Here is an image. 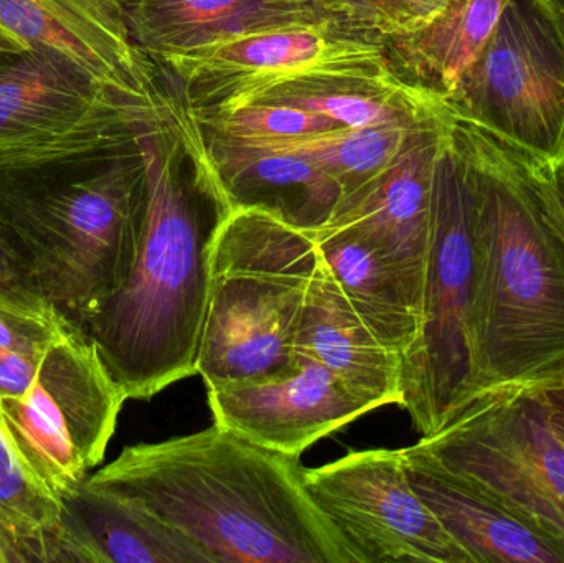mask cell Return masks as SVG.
Masks as SVG:
<instances>
[{
  "instance_id": "1",
  "label": "cell",
  "mask_w": 564,
  "mask_h": 563,
  "mask_svg": "<svg viewBox=\"0 0 564 563\" xmlns=\"http://www.w3.org/2000/svg\"><path fill=\"white\" fill-rule=\"evenodd\" d=\"M302 472L299 456L214 422L128 446L85 483L148 509L214 563H357L312 501Z\"/></svg>"
},
{
  "instance_id": "2",
  "label": "cell",
  "mask_w": 564,
  "mask_h": 563,
  "mask_svg": "<svg viewBox=\"0 0 564 563\" xmlns=\"http://www.w3.org/2000/svg\"><path fill=\"white\" fill-rule=\"evenodd\" d=\"M148 214L126 283L83 324L128 400H148L197 373L210 304V257L231 207L192 162L174 112L138 139Z\"/></svg>"
},
{
  "instance_id": "3",
  "label": "cell",
  "mask_w": 564,
  "mask_h": 563,
  "mask_svg": "<svg viewBox=\"0 0 564 563\" xmlns=\"http://www.w3.org/2000/svg\"><path fill=\"white\" fill-rule=\"evenodd\" d=\"M449 118L476 202L480 390L545 386L564 376V208L529 155Z\"/></svg>"
},
{
  "instance_id": "4",
  "label": "cell",
  "mask_w": 564,
  "mask_h": 563,
  "mask_svg": "<svg viewBox=\"0 0 564 563\" xmlns=\"http://www.w3.org/2000/svg\"><path fill=\"white\" fill-rule=\"evenodd\" d=\"M145 214L138 141L0 172V225L39 296L79 329L131 274Z\"/></svg>"
},
{
  "instance_id": "5",
  "label": "cell",
  "mask_w": 564,
  "mask_h": 563,
  "mask_svg": "<svg viewBox=\"0 0 564 563\" xmlns=\"http://www.w3.org/2000/svg\"><path fill=\"white\" fill-rule=\"evenodd\" d=\"M311 235L258 207H234L210 257V304L197 373L207 389L299 367L295 327L318 267Z\"/></svg>"
},
{
  "instance_id": "6",
  "label": "cell",
  "mask_w": 564,
  "mask_h": 563,
  "mask_svg": "<svg viewBox=\"0 0 564 563\" xmlns=\"http://www.w3.org/2000/svg\"><path fill=\"white\" fill-rule=\"evenodd\" d=\"M476 202L469 159L451 126L434 165L423 327L403 357V400L421 439L482 396L476 360Z\"/></svg>"
},
{
  "instance_id": "7",
  "label": "cell",
  "mask_w": 564,
  "mask_h": 563,
  "mask_svg": "<svg viewBox=\"0 0 564 563\" xmlns=\"http://www.w3.org/2000/svg\"><path fill=\"white\" fill-rule=\"evenodd\" d=\"M172 118L96 82L50 50L0 53V172L42 167L134 144Z\"/></svg>"
},
{
  "instance_id": "8",
  "label": "cell",
  "mask_w": 564,
  "mask_h": 563,
  "mask_svg": "<svg viewBox=\"0 0 564 563\" xmlns=\"http://www.w3.org/2000/svg\"><path fill=\"white\" fill-rule=\"evenodd\" d=\"M453 118L535 161L564 151V15L509 0L484 52L443 99Z\"/></svg>"
},
{
  "instance_id": "9",
  "label": "cell",
  "mask_w": 564,
  "mask_h": 563,
  "mask_svg": "<svg viewBox=\"0 0 564 563\" xmlns=\"http://www.w3.org/2000/svg\"><path fill=\"white\" fill-rule=\"evenodd\" d=\"M416 446L564 544V443L539 387L484 393Z\"/></svg>"
},
{
  "instance_id": "10",
  "label": "cell",
  "mask_w": 564,
  "mask_h": 563,
  "mask_svg": "<svg viewBox=\"0 0 564 563\" xmlns=\"http://www.w3.org/2000/svg\"><path fill=\"white\" fill-rule=\"evenodd\" d=\"M126 400L91 340L73 326L22 397H0V423L23 465L63 501L105 458Z\"/></svg>"
},
{
  "instance_id": "11",
  "label": "cell",
  "mask_w": 564,
  "mask_h": 563,
  "mask_svg": "<svg viewBox=\"0 0 564 563\" xmlns=\"http://www.w3.org/2000/svg\"><path fill=\"white\" fill-rule=\"evenodd\" d=\"M194 118L215 115L253 89L302 75H398L378 36L340 20L238 36L155 63Z\"/></svg>"
},
{
  "instance_id": "12",
  "label": "cell",
  "mask_w": 564,
  "mask_h": 563,
  "mask_svg": "<svg viewBox=\"0 0 564 563\" xmlns=\"http://www.w3.org/2000/svg\"><path fill=\"white\" fill-rule=\"evenodd\" d=\"M302 479L357 563H474L414 491L403 450L348 453Z\"/></svg>"
},
{
  "instance_id": "13",
  "label": "cell",
  "mask_w": 564,
  "mask_h": 563,
  "mask_svg": "<svg viewBox=\"0 0 564 563\" xmlns=\"http://www.w3.org/2000/svg\"><path fill=\"white\" fill-rule=\"evenodd\" d=\"M207 390L215 423L299 458L318 440L380 409L327 367L304 356H299L297 369L288 376Z\"/></svg>"
},
{
  "instance_id": "14",
  "label": "cell",
  "mask_w": 564,
  "mask_h": 563,
  "mask_svg": "<svg viewBox=\"0 0 564 563\" xmlns=\"http://www.w3.org/2000/svg\"><path fill=\"white\" fill-rule=\"evenodd\" d=\"M0 23L29 48L58 53L116 91L171 106L158 66L132 40L126 0H0Z\"/></svg>"
},
{
  "instance_id": "15",
  "label": "cell",
  "mask_w": 564,
  "mask_h": 563,
  "mask_svg": "<svg viewBox=\"0 0 564 563\" xmlns=\"http://www.w3.org/2000/svg\"><path fill=\"white\" fill-rule=\"evenodd\" d=\"M446 122L444 106L387 171L340 202L324 227L351 231L377 248L401 271L421 301L430 255L434 165Z\"/></svg>"
},
{
  "instance_id": "16",
  "label": "cell",
  "mask_w": 564,
  "mask_h": 563,
  "mask_svg": "<svg viewBox=\"0 0 564 563\" xmlns=\"http://www.w3.org/2000/svg\"><path fill=\"white\" fill-rule=\"evenodd\" d=\"M194 164L212 175L231 208H263L311 237L330 221L344 198L338 182L302 155L204 131Z\"/></svg>"
},
{
  "instance_id": "17",
  "label": "cell",
  "mask_w": 564,
  "mask_h": 563,
  "mask_svg": "<svg viewBox=\"0 0 564 563\" xmlns=\"http://www.w3.org/2000/svg\"><path fill=\"white\" fill-rule=\"evenodd\" d=\"M406 475L446 531L474 563H564V544L513 511L482 486L431 458L403 448Z\"/></svg>"
},
{
  "instance_id": "18",
  "label": "cell",
  "mask_w": 564,
  "mask_h": 563,
  "mask_svg": "<svg viewBox=\"0 0 564 563\" xmlns=\"http://www.w3.org/2000/svg\"><path fill=\"white\" fill-rule=\"evenodd\" d=\"M135 45L158 63L215 43L334 20L314 0H126Z\"/></svg>"
},
{
  "instance_id": "19",
  "label": "cell",
  "mask_w": 564,
  "mask_h": 563,
  "mask_svg": "<svg viewBox=\"0 0 564 563\" xmlns=\"http://www.w3.org/2000/svg\"><path fill=\"white\" fill-rule=\"evenodd\" d=\"M294 353L327 367L378 407L403 400V357L361 321L322 257L295 327Z\"/></svg>"
},
{
  "instance_id": "20",
  "label": "cell",
  "mask_w": 564,
  "mask_h": 563,
  "mask_svg": "<svg viewBox=\"0 0 564 563\" xmlns=\"http://www.w3.org/2000/svg\"><path fill=\"white\" fill-rule=\"evenodd\" d=\"M56 562L214 563L148 509L85 481L63 498Z\"/></svg>"
},
{
  "instance_id": "21",
  "label": "cell",
  "mask_w": 564,
  "mask_h": 563,
  "mask_svg": "<svg viewBox=\"0 0 564 563\" xmlns=\"http://www.w3.org/2000/svg\"><path fill=\"white\" fill-rule=\"evenodd\" d=\"M314 238L361 321L387 349L406 356L423 327V301L406 278L351 231L324 228Z\"/></svg>"
},
{
  "instance_id": "22",
  "label": "cell",
  "mask_w": 564,
  "mask_h": 563,
  "mask_svg": "<svg viewBox=\"0 0 564 563\" xmlns=\"http://www.w3.org/2000/svg\"><path fill=\"white\" fill-rule=\"evenodd\" d=\"M507 2L449 0L420 29L387 40L394 72L446 99L486 48Z\"/></svg>"
},
{
  "instance_id": "23",
  "label": "cell",
  "mask_w": 564,
  "mask_h": 563,
  "mask_svg": "<svg viewBox=\"0 0 564 563\" xmlns=\"http://www.w3.org/2000/svg\"><path fill=\"white\" fill-rule=\"evenodd\" d=\"M441 111L434 118L417 124H387L361 129L338 126L330 131L297 138L243 142L268 151L302 155L315 162L338 182L344 192L341 201H345L387 171L408 148L416 132L436 119Z\"/></svg>"
},
{
  "instance_id": "24",
  "label": "cell",
  "mask_w": 564,
  "mask_h": 563,
  "mask_svg": "<svg viewBox=\"0 0 564 563\" xmlns=\"http://www.w3.org/2000/svg\"><path fill=\"white\" fill-rule=\"evenodd\" d=\"M63 501L17 455L0 423V563L56 562Z\"/></svg>"
},
{
  "instance_id": "25",
  "label": "cell",
  "mask_w": 564,
  "mask_h": 563,
  "mask_svg": "<svg viewBox=\"0 0 564 563\" xmlns=\"http://www.w3.org/2000/svg\"><path fill=\"white\" fill-rule=\"evenodd\" d=\"M195 119V118H194ZM202 131L235 141L297 138L338 128L337 122L315 112L281 105H257L195 119Z\"/></svg>"
},
{
  "instance_id": "26",
  "label": "cell",
  "mask_w": 564,
  "mask_h": 563,
  "mask_svg": "<svg viewBox=\"0 0 564 563\" xmlns=\"http://www.w3.org/2000/svg\"><path fill=\"white\" fill-rule=\"evenodd\" d=\"M345 25L378 39L414 32L433 19L449 0H314Z\"/></svg>"
},
{
  "instance_id": "27",
  "label": "cell",
  "mask_w": 564,
  "mask_h": 563,
  "mask_svg": "<svg viewBox=\"0 0 564 563\" xmlns=\"http://www.w3.org/2000/svg\"><path fill=\"white\" fill-rule=\"evenodd\" d=\"M0 307H9V310H48L50 307L33 288L2 225H0Z\"/></svg>"
},
{
  "instance_id": "28",
  "label": "cell",
  "mask_w": 564,
  "mask_h": 563,
  "mask_svg": "<svg viewBox=\"0 0 564 563\" xmlns=\"http://www.w3.org/2000/svg\"><path fill=\"white\" fill-rule=\"evenodd\" d=\"M549 405L550 422L556 435L564 443V376L558 380L539 387Z\"/></svg>"
},
{
  "instance_id": "29",
  "label": "cell",
  "mask_w": 564,
  "mask_h": 563,
  "mask_svg": "<svg viewBox=\"0 0 564 563\" xmlns=\"http://www.w3.org/2000/svg\"><path fill=\"white\" fill-rule=\"evenodd\" d=\"M532 161L535 162L536 169H539L542 177L545 178L550 191L553 192L556 201L564 208V151L553 162L535 161V159H532Z\"/></svg>"
},
{
  "instance_id": "30",
  "label": "cell",
  "mask_w": 564,
  "mask_h": 563,
  "mask_svg": "<svg viewBox=\"0 0 564 563\" xmlns=\"http://www.w3.org/2000/svg\"><path fill=\"white\" fill-rule=\"evenodd\" d=\"M29 46L23 45L9 29L0 23V53L2 52H22V50H26Z\"/></svg>"
},
{
  "instance_id": "31",
  "label": "cell",
  "mask_w": 564,
  "mask_h": 563,
  "mask_svg": "<svg viewBox=\"0 0 564 563\" xmlns=\"http://www.w3.org/2000/svg\"><path fill=\"white\" fill-rule=\"evenodd\" d=\"M546 3H549L550 7H553V9L558 10L560 13H563L564 15V0H545Z\"/></svg>"
}]
</instances>
